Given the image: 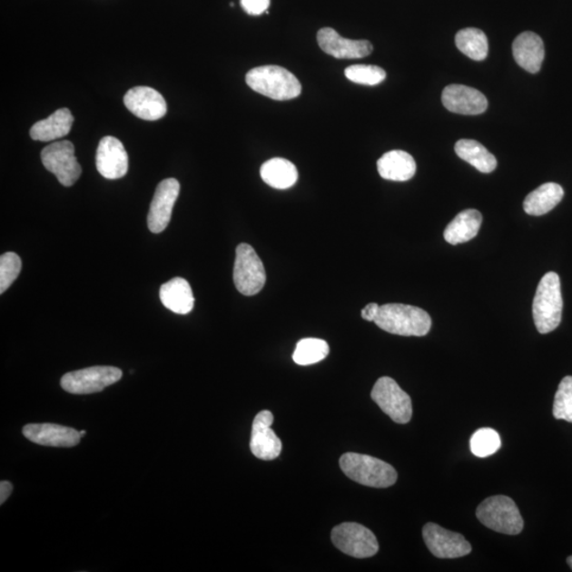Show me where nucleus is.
<instances>
[{"instance_id":"36","label":"nucleus","mask_w":572,"mask_h":572,"mask_svg":"<svg viewBox=\"0 0 572 572\" xmlns=\"http://www.w3.org/2000/svg\"><path fill=\"white\" fill-rule=\"evenodd\" d=\"M567 564L569 565V567L572 570V556L567 557Z\"/></svg>"},{"instance_id":"14","label":"nucleus","mask_w":572,"mask_h":572,"mask_svg":"<svg viewBox=\"0 0 572 572\" xmlns=\"http://www.w3.org/2000/svg\"><path fill=\"white\" fill-rule=\"evenodd\" d=\"M99 173L107 180H119L129 170V156L124 145L117 138L106 136L101 139L95 156Z\"/></svg>"},{"instance_id":"24","label":"nucleus","mask_w":572,"mask_h":572,"mask_svg":"<svg viewBox=\"0 0 572 572\" xmlns=\"http://www.w3.org/2000/svg\"><path fill=\"white\" fill-rule=\"evenodd\" d=\"M564 190L559 184L547 182L526 197L524 209L527 214L539 216L551 212L563 200Z\"/></svg>"},{"instance_id":"18","label":"nucleus","mask_w":572,"mask_h":572,"mask_svg":"<svg viewBox=\"0 0 572 572\" xmlns=\"http://www.w3.org/2000/svg\"><path fill=\"white\" fill-rule=\"evenodd\" d=\"M442 104L451 113L480 114L488 108V100L477 89L464 85H449L442 93Z\"/></svg>"},{"instance_id":"2","label":"nucleus","mask_w":572,"mask_h":572,"mask_svg":"<svg viewBox=\"0 0 572 572\" xmlns=\"http://www.w3.org/2000/svg\"><path fill=\"white\" fill-rule=\"evenodd\" d=\"M562 311L559 277L557 272H547L538 283L532 305L533 320L538 332L547 334L555 330L561 323Z\"/></svg>"},{"instance_id":"19","label":"nucleus","mask_w":572,"mask_h":572,"mask_svg":"<svg viewBox=\"0 0 572 572\" xmlns=\"http://www.w3.org/2000/svg\"><path fill=\"white\" fill-rule=\"evenodd\" d=\"M512 49L514 60L521 68L531 74L539 72L545 57L542 38L533 32H524L515 38Z\"/></svg>"},{"instance_id":"15","label":"nucleus","mask_w":572,"mask_h":572,"mask_svg":"<svg viewBox=\"0 0 572 572\" xmlns=\"http://www.w3.org/2000/svg\"><path fill=\"white\" fill-rule=\"evenodd\" d=\"M124 104L136 117L156 121L167 113V104L161 93L151 87H133L124 95Z\"/></svg>"},{"instance_id":"31","label":"nucleus","mask_w":572,"mask_h":572,"mask_svg":"<svg viewBox=\"0 0 572 572\" xmlns=\"http://www.w3.org/2000/svg\"><path fill=\"white\" fill-rule=\"evenodd\" d=\"M347 79L361 85H378L386 79L383 68L374 65H353L345 70Z\"/></svg>"},{"instance_id":"7","label":"nucleus","mask_w":572,"mask_h":572,"mask_svg":"<svg viewBox=\"0 0 572 572\" xmlns=\"http://www.w3.org/2000/svg\"><path fill=\"white\" fill-rule=\"evenodd\" d=\"M123 378L119 368L95 366L82 370L68 372L61 380L64 390L73 394L101 392Z\"/></svg>"},{"instance_id":"37","label":"nucleus","mask_w":572,"mask_h":572,"mask_svg":"<svg viewBox=\"0 0 572 572\" xmlns=\"http://www.w3.org/2000/svg\"><path fill=\"white\" fill-rule=\"evenodd\" d=\"M85 435H86V430H81L80 431L81 438L84 437Z\"/></svg>"},{"instance_id":"27","label":"nucleus","mask_w":572,"mask_h":572,"mask_svg":"<svg viewBox=\"0 0 572 572\" xmlns=\"http://www.w3.org/2000/svg\"><path fill=\"white\" fill-rule=\"evenodd\" d=\"M456 46L474 61H483L488 53V37L485 32L476 28L462 29L458 32Z\"/></svg>"},{"instance_id":"9","label":"nucleus","mask_w":572,"mask_h":572,"mask_svg":"<svg viewBox=\"0 0 572 572\" xmlns=\"http://www.w3.org/2000/svg\"><path fill=\"white\" fill-rule=\"evenodd\" d=\"M371 398L392 421L409 423L412 417L411 399L397 381L391 378H380L375 383Z\"/></svg>"},{"instance_id":"29","label":"nucleus","mask_w":572,"mask_h":572,"mask_svg":"<svg viewBox=\"0 0 572 572\" xmlns=\"http://www.w3.org/2000/svg\"><path fill=\"white\" fill-rule=\"evenodd\" d=\"M469 445L470 450L476 457L487 458L500 449V436L492 429H481L474 432Z\"/></svg>"},{"instance_id":"4","label":"nucleus","mask_w":572,"mask_h":572,"mask_svg":"<svg viewBox=\"0 0 572 572\" xmlns=\"http://www.w3.org/2000/svg\"><path fill=\"white\" fill-rule=\"evenodd\" d=\"M343 473L360 485L390 488L398 480L397 470L387 462L368 455L347 453L340 459Z\"/></svg>"},{"instance_id":"35","label":"nucleus","mask_w":572,"mask_h":572,"mask_svg":"<svg viewBox=\"0 0 572 572\" xmlns=\"http://www.w3.org/2000/svg\"><path fill=\"white\" fill-rule=\"evenodd\" d=\"M13 486L9 481H2L0 483V504L4 505L5 501L10 498Z\"/></svg>"},{"instance_id":"34","label":"nucleus","mask_w":572,"mask_h":572,"mask_svg":"<svg viewBox=\"0 0 572 572\" xmlns=\"http://www.w3.org/2000/svg\"><path fill=\"white\" fill-rule=\"evenodd\" d=\"M380 311V305L378 303H369L365 309L361 311V317L367 321H374L377 318Z\"/></svg>"},{"instance_id":"33","label":"nucleus","mask_w":572,"mask_h":572,"mask_svg":"<svg viewBox=\"0 0 572 572\" xmlns=\"http://www.w3.org/2000/svg\"><path fill=\"white\" fill-rule=\"evenodd\" d=\"M271 0H241V6L250 15H261L269 10Z\"/></svg>"},{"instance_id":"5","label":"nucleus","mask_w":572,"mask_h":572,"mask_svg":"<svg viewBox=\"0 0 572 572\" xmlns=\"http://www.w3.org/2000/svg\"><path fill=\"white\" fill-rule=\"evenodd\" d=\"M476 517L488 529L508 536H518L524 529L518 508L508 496H492L483 500L477 508Z\"/></svg>"},{"instance_id":"30","label":"nucleus","mask_w":572,"mask_h":572,"mask_svg":"<svg viewBox=\"0 0 572 572\" xmlns=\"http://www.w3.org/2000/svg\"><path fill=\"white\" fill-rule=\"evenodd\" d=\"M553 417L572 423V377H565L559 383L553 402Z\"/></svg>"},{"instance_id":"25","label":"nucleus","mask_w":572,"mask_h":572,"mask_svg":"<svg viewBox=\"0 0 572 572\" xmlns=\"http://www.w3.org/2000/svg\"><path fill=\"white\" fill-rule=\"evenodd\" d=\"M260 174L265 183L279 190L294 186L298 180L295 164L284 158L270 159L261 167Z\"/></svg>"},{"instance_id":"3","label":"nucleus","mask_w":572,"mask_h":572,"mask_svg":"<svg viewBox=\"0 0 572 572\" xmlns=\"http://www.w3.org/2000/svg\"><path fill=\"white\" fill-rule=\"evenodd\" d=\"M246 83L252 91L277 101L291 100L301 94V82L283 67L260 66L250 70Z\"/></svg>"},{"instance_id":"26","label":"nucleus","mask_w":572,"mask_h":572,"mask_svg":"<svg viewBox=\"0 0 572 572\" xmlns=\"http://www.w3.org/2000/svg\"><path fill=\"white\" fill-rule=\"evenodd\" d=\"M455 152L464 162L473 165L481 173H491L498 167L495 156L476 140H459L455 145Z\"/></svg>"},{"instance_id":"20","label":"nucleus","mask_w":572,"mask_h":572,"mask_svg":"<svg viewBox=\"0 0 572 572\" xmlns=\"http://www.w3.org/2000/svg\"><path fill=\"white\" fill-rule=\"evenodd\" d=\"M159 298L164 307L174 311L175 314H189L194 307L192 289L183 278H173L163 284L159 291Z\"/></svg>"},{"instance_id":"1","label":"nucleus","mask_w":572,"mask_h":572,"mask_svg":"<svg viewBox=\"0 0 572 572\" xmlns=\"http://www.w3.org/2000/svg\"><path fill=\"white\" fill-rule=\"evenodd\" d=\"M373 322L386 332L400 336H425L431 328L428 311L400 303L381 305Z\"/></svg>"},{"instance_id":"21","label":"nucleus","mask_w":572,"mask_h":572,"mask_svg":"<svg viewBox=\"0 0 572 572\" xmlns=\"http://www.w3.org/2000/svg\"><path fill=\"white\" fill-rule=\"evenodd\" d=\"M378 171L387 181L406 182L416 174L417 164L415 159L404 151H390L378 161Z\"/></svg>"},{"instance_id":"10","label":"nucleus","mask_w":572,"mask_h":572,"mask_svg":"<svg viewBox=\"0 0 572 572\" xmlns=\"http://www.w3.org/2000/svg\"><path fill=\"white\" fill-rule=\"evenodd\" d=\"M44 167L54 173L65 187H72L82 174V168L74 155V145L64 140L51 143L42 151Z\"/></svg>"},{"instance_id":"17","label":"nucleus","mask_w":572,"mask_h":572,"mask_svg":"<svg viewBox=\"0 0 572 572\" xmlns=\"http://www.w3.org/2000/svg\"><path fill=\"white\" fill-rule=\"evenodd\" d=\"M23 434L29 441L53 448H74L81 440L80 431L59 424H28Z\"/></svg>"},{"instance_id":"8","label":"nucleus","mask_w":572,"mask_h":572,"mask_svg":"<svg viewBox=\"0 0 572 572\" xmlns=\"http://www.w3.org/2000/svg\"><path fill=\"white\" fill-rule=\"evenodd\" d=\"M332 542L337 549L355 558L377 555L380 546L372 531L356 523H343L332 530Z\"/></svg>"},{"instance_id":"12","label":"nucleus","mask_w":572,"mask_h":572,"mask_svg":"<svg viewBox=\"0 0 572 572\" xmlns=\"http://www.w3.org/2000/svg\"><path fill=\"white\" fill-rule=\"evenodd\" d=\"M180 190L181 184L175 178H167L158 184L148 214L151 232L161 233L168 227Z\"/></svg>"},{"instance_id":"32","label":"nucleus","mask_w":572,"mask_h":572,"mask_svg":"<svg viewBox=\"0 0 572 572\" xmlns=\"http://www.w3.org/2000/svg\"><path fill=\"white\" fill-rule=\"evenodd\" d=\"M22 271V260L15 252H5L0 257V294L8 290Z\"/></svg>"},{"instance_id":"22","label":"nucleus","mask_w":572,"mask_h":572,"mask_svg":"<svg viewBox=\"0 0 572 572\" xmlns=\"http://www.w3.org/2000/svg\"><path fill=\"white\" fill-rule=\"evenodd\" d=\"M74 116L68 108H61L47 119L37 121L31 127L30 136L37 142L48 143L68 135L74 124Z\"/></svg>"},{"instance_id":"6","label":"nucleus","mask_w":572,"mask_h":572,"mask_svg":"<svg viewBox=\"0 0 572 572\" xmlns=\"http://www.w3.org/2000/svg\"><path fill=\"white\" fill-rule=\"evenodd\" d=\"M235 288L244 296L257 295L266 282V272L262 261L253 247L242 243L235 251L233 267Z\"/></svg>"},{"instance_id":"28","label":"nucleus","mask_w":572,"mask_h":572,"mask_svg":"<svg viewBox=\"0 0 572 572\" xmlns=\"http://www.w3.org/2000/svg\"><path fill=\"white\" fill-rule=\"evenodd\" d=\"M330 353L328 342L320 339H304L297 343L292 360L297 365L309 366L317 364Z\"/></svg>"},{"instance_id":"11","label":"nucleus","mask_w":572,"mask_h":572,"mask_svg":"<svg viewBox=\"0 0 572 572\" xmlns=\"http://www.w3.org/2000/svg\"><path fill=\"white\" fill-rule=\"evenodd\" d=\"M423 538L432 555L439 558L462 557L472 551V546L460 533L444 529L434 523L424 526Z\"/></svg>"},{"instance_id":"16","label":"nucleus","mask_w":572,"mask_h":572,"mask_svg":"<svg viewBox=\"0 0 572 572\" xmlns=\"http://www.w3.org/2000/svg\"><path fill=\"white\" fill-rule=\"evenodd\" d=\"M317 43L324 53L336 59H361L373 51L370 42L348 40L332 28H322L318 31Z\"/></svg>"},{"instance_id":"13","label":"nucleus","mask_w":572,"mask_h":572,"mask_svg":"<svg viewBox=\"0 0 572 572\" xmlns=\"http://www.w3.org/2000/svg\"><path fill=\"white\" fill-rule=\"evenodd\" d=\"M273 416L270 410H262L253 419L251 449L261 460L276 459L281 454L282 442L271 429Z\"/></svg>"},{"instance_id":"23","label":"nucleus","mask_w":572,"mask_h":572,"mask_svg":"<svg viewBox=\"0 0 572 572\" xmlns=\"http://www.w3.org/2000/svg\"><path fill=\"white\" fill-rule=\"evenodd\" d=\"M482 224V215L478 210H463L445 228L444 239L449 244L466 243L478 234Z\"/></svg>"}]
</instances>
